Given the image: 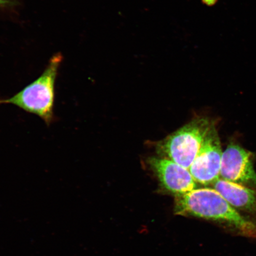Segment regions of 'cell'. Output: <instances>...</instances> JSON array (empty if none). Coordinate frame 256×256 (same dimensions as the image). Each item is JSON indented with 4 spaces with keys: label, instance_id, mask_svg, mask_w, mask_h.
Returning a JSON list of instances; mask_svg holds the SVG:
<instances>
[{
    "label": "cell",
    "instance_id": "1",
    "mask_svg": "<svg viewBox=\"0 0 256 256\" xmlns=\"http://www.w3.org/2000/svg\"><path fill=\"white\" fill-rule=\"evenodd\" d=\"M176 210L226 224L243 236H256V222L242 216L214 188H195L178 195Z\"/></svg>",
    "mask_w": 256,
    "mask_h": 256
},
{
    "label": "cell",
    "instance_id": "2",
    "mask_svg": "<svg viewBox=\"0 0 256 256\" xmlns=\"http://www.w3.org/2000/svg\"><path fill=\"white\" fill-rule=\"evenodd\" d=\"M62 60V54H56L39 78L11 98L2 99V104H12L36 115L50 126L55 120L56 81Z\"/></svg>",
    "mask_w": 256,
    "mask_h": 256
},
{
    "label": "cell",
    "instance_id": "3",
    "mask_svg": "<svg viewBox=\"0 0 256 256\" xmlns=\"http://www.w3.org/2000/svg\"><path fill=\"white\" fill-rule=\"evenodd\" d=\"M213 124L204 118L192 120L159 142L158 153L190 169Z\"/></svg>",
    "mask_w": 256,
    "mask_h": 256
},
{
    "label": "cell",
    "instance_id": "4",
    "mask_svg": "<svg viewBox=\"0 0 256 256\" xmlns=\"http://www.w3.org/2000/svg\"><path fill=\"white\" fill-rule=\"evenodd\" d=\"M222 153L218 134L213 124L188 169L195 182L213 184L220 178Z\"/></svg>",
    "mask_w": 256,
    "mask_h": 256
},
{
    "label": "cell",
    "instance_id": "5",
    "mask_svg": "<svg viewBox=\"0 0 256 256\" xmlns=\"http://www.w3.org/2000/svg\"><path fill=\"white\" fill-rule=\"evenodd\" d=\"M220 176L224 180L256 188V172L252 153L238 144L232 143L222 153Z\"/></svg>",
    "mask_w": 256,
    "mask_h": 256
},
{
    "label": "cell",
    "instance_id": "6",
    "mask_svg": "<svg viewBox=\"0 0 256 256\" xmlns=\"http://www.w3.org/2000/svg\"><path fill=\"white\" fill-rule=\"evenodd\" d=\"M148 164L162 186L172 193L183 194L196 188V182L188 169L165 158H152Z\"/></svg>",
    "mask_w": 256,
    "mask_h": 256
},
{
    "label": "cell",
    "instance_id": "7",
    "mask_svg": "<svg viewBox=\"0 0 256 256\" xmlns=\"http://www.w3.org/2000/svg\"><path fill=\"white\" fill-rule=\"evenodd\" d=\"M216 190L235 209L256 214V192L252 188L218 178L213 184Z\"/></svg>",
    "mask_w": 256,
    "mask_h": 256
},
{
    "label": "cell",
    "instance_id": "8",
    "mask_svg": "<svg viewBox=\"0 0 256 256\" xmlns=\"http://www.w3.org/2000/svg\"><path fill=\"white\" fill-rule=\"evenodd\" d=\"M16 4V0H0V8L10 7Z\"/></svg>",
    "mask_w": 256,
    "mask_h": 256
},
{
    "label": "cell",
    "instance_id": "9",
    "mask_svg": "<svg viewBox=\"0 0 256 256\" xmlns=\"http://www.w3.org/2000/svg\"><path fill=\"white\" fill-rule=\"evenodd\" d=\"M0 104H2V99H0Z\"/></svg>",
    "mask_w": 256,
    "mask_h": 256
}]
</instances>
